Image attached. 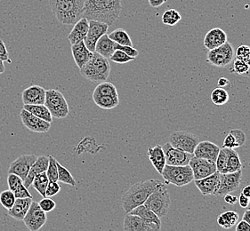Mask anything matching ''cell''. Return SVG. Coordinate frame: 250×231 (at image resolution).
<instances>
[{
  "mask_svg": "<svg viewBox=\"0 0 250 231\" xmlns=\"http://www.w3.org/2000/svg\"><path fill=\"white\" fill-rule=\"evenodd\" d=\"M121 9L120 0H85L83 16L110 26L120 18Z\"/></svg>",
  "mask_w": 250,
  "mask_h": 231,
  "instance_id": "1",
  "label": "cell"
},
{
  "mask_svg": "<svg viewBox=\"0 0 250 231\" xmlns=\"http://www.w3.org/2000/svg\"><path fill=\"white\" fill-rule=\"evenodd\" d=\"M160 183L161 181L159 180L150 179L148 181L137 182L130 187L121 198V206L124 211L128 213L135 207L144 205Z\"/></svg>",
  "mask_w": 250,
  "mask_h": 231,
  "instance_id": "2",
  "label": "cell"
},
{
  "mask_svg": "<svg viewBox=\"0 0 250 231\" xmlns=\"http://www.w3.org/2000/svg\"><path fill=\"white\" fill-rule=\"evenodd\" d=\"M85 0H49L53 14L58 21L64 24H75L83 16Z\"/></svg>",
  "mask_w": 250,
  "mask_h": 231,
  "instance_id": "3",
  "label": "cell"
},
{
  "mask_svg": "<svg viewBox=\"0 0 250 231\" xmlns=\"http://www.w3.org/2000/svg\"><path fill=\"white\" fill-rule=\"evenodd\" d=\"M80 74L85 79L91 82H104L108 79L110 73L109 60L94 52L93 56L85 65L80 68Z\"/></svg>",
  "mask_w": 250,
  "mask_h": 231,
  "instance_id": "4",
  "label": "cell"
},
{
  "mask_svg": "<svg viewBox=\"0 0 250 231\" xmlns=\"http://www.w3.org/2000/svg\"><path fill=\"white\" fill-rule=\"evenodd\" d=\"M170 195L167 188L163 182L156 187L155 190L150 194L145 201V206H147L153 212H155L160 219L165 217L169 211L170 207Z\"/></svg>",
  "mask_w": 250,
  "mask_h": 231,
  "instance_id": "5",
  "label": "cell"
},
{
  "mask_svg": "<svg viewBox=\"0 0 250 231\" xmlns=\"http://www.w3.org/2000/svg\"><path fill=\"white\" fill-rule=\"evenodd\" d=\"M166 184H173L176 187H184L194 181L193 173L189 165L169 166L166 165L161 173Z\"/></svg>",
  "mask_w": 250,
  "mask_h": 231,
  "instance_id": "6",
  "label": "cell"
},
{
  "mask_svg": "<svg viewBox=\"0 0 250 231\" xmlns=\"http://www.w3.org/2000/svg\"><path fill=\"white\" fill-rule=\"evenodd\" d=\"M45 105L55 118H64L70 114L69 105L64 96L56 89L45 91Z\"/></svg>",
  "mask_w": 250,
  "mask_h": 231,
  "instance_id": "7",
  "label": "cell"
},
{
  "mask_svg": "<svg viewBox=\"0 0 250 231\" xmlns=\"http://www.w3.org/2000/svg\"><path fill=\"white\" fill-rule=\"evenodd\" d=\"M234 49L230 42H225L224 45L209 50L207 57V61L212 65L224 68L229 65L234 58Z\"/></svg>",
  "mask_w": 250,
  "mask_h": 231,
  "instance_id": "8",
  "label": "cell"
},
{
  "mask_svg": "<svg viewBox=\"0 0 250 231\" xmlns=\"http://www.w3.org/2000/svg\"><path fill=\"white\" fill-rule=\"evenodd\" d=\"M199 142V138L194 134L187 131H175L169 136L171 145L190 154H193Z\"/></svg>",
  "mask_w": 250,
  "mask_h": 231,
  "instance_id": "9",
  "label": "cell"
},
{
  "mask_svg": "<svg viewBox=\"0 0 250 231\" xmlns=\"http://www.w3.org/2000/svg\"><path fill=\"white\" fill-rule=\"evenodd\" d=\"M46 220V212L41 209L38 202L32 201L30 209L22 221L28 230L38 231L45 225Z\"/></svg>",
  "mask_w": 250,
  "mask_h": 231,
  "instance_id": "10",
  "label": "cell"
},
{
  "mask_svg": "<svg viewBox=\"0 0 250 231\" xmlns=\"http://www.w3.org/2000/svg\"><path fill=\"white\" fill-rule=\"evenodd\" d=\"M165 153L166 164L169 166H186L189 165L193 154L187 153L180 149L175 148L169 142L162 146Z\"/></svg>",
  "mask_w": 250,
  "mask_h": 231,
  "instance_id": "11",
  "label": "cell"
},
{
  "mask_svg": "<svg viewBox=\"0 0 250 231\" xmlns=\"http://www.w3.org/2000/svg\"><path fill=\"white\" fill-rule=\"evenodd\" d=\"M241 176L242 170L233 173H220L219 187L215 196H225L226 194L235 191L240 186Z\"/></svg>",
  "mask_w": 250,
  "mask_h": 231,
  "instance_id": "12",
  "label": "cell"
},
{
  "mask_svg": "<svg viewBox=\"0 0 250 231\" xmlns=\"http://www.w3.org/2000/svg\"><path fill=\"white\" fill-rule=\"evenodd\" d=\"M109 25L98 20H89V27L85 36L84 43L85 46L91 51L95 52V45L101 37L107 33Z\"/></svg>",
  "mask_w": 250,
  "mask_h": 231,
  "instance_id": "13",
  "label": "cell"
},
{
  "mask_svg": "<svg viewBox=\"0 0 250 231\" xmlns=\"http://www.w3.org/2000/svg\"><path fill=\"white\" fill-rule=\"evenodd\" d=\"M38 156L33 154H23L17 157L14 162L11 163L10 167L8 169V173H15L20 176L22 181H25L30 167L35 163Z\"/></svg>",
  "mask_w": 250,
  "mask_h": 231,
  "instance_id": "14",
  "label": "cell"
},
{
  "mask_svg": "<svg viewBox=\"0 0 250 231\" xmlns=\"http://www.w3.org/2000/svg\"><path fill=\"white\" fill-rule=\"evenodd\" d=\"M123 229L125 231H160L161 226L128 212L124 219Z\"/></svg>",
  "mask_w": 250,
  "mask_h": 231,
  "instance_id": "15",
  "label": "cell"
},
{
  "mask_svg": "<svg viewBox=\"0 0 250 231\" xmlns=\"http://www.w3.org/2000/svg\"><path fill=\"white\" fill-rule=\"evenodd\" d=\"M189 166L193 173L194 180L203 179L217 171L215 163H212L204 158L196 157L194 156L190 158Z\"/></svg>",
  "mask_w": 250,
  "mask_h": 231,
  "instance_id": "16",
  "label": "cell"
},
{
  "mask_svg": "<svg viewBox=\"0 0 250 231\" xmlns=\"http://www.w3.org/2000/svg\"><path fill=\"white\" fill-rule=\"evenodd\" d=\"M20 117L23 126L34 133H46L50 130L51 123L43 120L30 111L22 109L21 111Z\"/></svg>",
  "mask_w": 250,
  "mask_h": 231,
  "instance_id": "17",
  "label": "cell"
},
{
  "mask_svg": "<svg viewBox=\"0 0 250 231\" xmlns=\"http://www.w3.org/2000/svg\"><path fill=\"white\" fill-rule=\"evenodd\" d=\"M195 185L203 196H213L216 194L220 181V173L215 172L213 174L200 180H194Z\"/></svg>",
  "mask_w": 250,
  "mask_h": 231,
  "instance_id": "18",
  "label": "cell"
},
{
  "mask_svg": "<svg viewBox=\"0 0 250 231\" xmlns=\"http://www.w3.org/2000/svg\"><path fill=\"white\" fill-rule=\"evenodd\" d=\"M219 151H220L219 146L216 145L215 143L208 141H201L196 146L193 156L204 158L212 163H215L217 156L219 154Z\"/></svg>",
  "mask_w": 250,
  "mask_h": 231,
  "instance_id": "19",
  "label": "cell"
},
{
  "mask_svg": "<svg viewBox=\"0 0 250 231\" xmlns=\"http://www.w3.org/2000/svg\"><path fill=\"white\" fill-rule=\"evenodd\" d=\"M45 89L40 86H31L22 92L21 98L24 104H45Z\"/></svg>",
  "mask_w": 250,
  "mask_h": 231,
  "instance_id": "20",
  "label": "cell"
},
{
  "mask_svg": "<svg viewBox=\"0 0 250 231\" xmlns=\"http://www.w3.org/2000/svg\"><path fill=\"white\" fill-rule=\"evenodd\" d=\"M227 42V34L220 28H214L209 30L204 38V46L208 50H212Z\"/></svg>",
  "mask_w": 250,
  "mask_h": 231,
  "instance_id": "21",
  "label": "cell"
},
{
  "mask_svg": "<svg viewBox=\"0 0 250 231\" xmlns=\"http://www.w3.org/2000/svg\"><path fill=\"white\" fill-rule=\"evenodd\" d=\"M88 27H89V20L84 16H82L74 24L73 29L68 35V39L70 41V44L74 45L77 43H80L81 41H84L88 31Z\"/></svg>",
  "mask_w": 250,
  "mask_h": 231,
  "instance_id": "22",
  "label": "cell"
},
{
  "mask_svg": "<svg viewBox=\"0 0 250 231\" xmlns=\"http://www.w3.org/2000/svg\"><path fill=\"white\" fill-rule=\"evenodd\" d=\"M71 53L76 64L80 69L90 60L94 54L85 46L84 41L71 45Z\"/></svg>",
  "mask_w": 250,
  "mask_h": 231,
  "instance_id": "23",
  "label": "cell"
},
{
  "mask_svg": "<svg viewBox=\"0 0 250 231\" xmlns=\"http://www.w3.org/2000/svg\"><path fill=\"white\" fill-rule=\"evenodd\" d=\"M33 198H16L13 207L8 210L9 216L16 221H22L30 209Z\"/></svg>",
  "mask_w": 250,
  "mask_h": 231,
  "instance_id": "24",
  "label": "cell"
},
{
  "mask_svg": "<svg viewBox=\"0 0 250 231\" xmlns=\"http://www.w3.org/2000/svg\"><path fill=\"white\" fill-rule=\"evenodd\" d=\"M48 163H49L48 156H40L37 157L35 163L30 167V172L28 173V176H27L25 181H23V185L27 189H29L31 186L33 179L35 178L36 175H38V174H40L41 173H44V172L46 171L47 166H48Z\"/></svg>",
  "mask_w": 250,
  "mask_h": 231,
  "instance_id": "25",
  "label": "cell"
},
{
  "mask_svg": "<svg viewBox=\"0 0 250 231\" xmlns=\"http://www.w3.org/2000/svg\"><path fill=\"white\" fill-rule=\"evenodd\" d=\"M147 154H148L149 159L151 162L152 166L155 168L156 171L161 174L164 167L167 165L165 153H164L162 146L156 145L153 148H149Z\"/></svg>",
  "mask_w": 250,
  "mask_h": 231,
  "instance_id": "26",
  "label": "cell"
},
{
  "mask_svg": "<svg viewBox=\"0 0 250 231\" xmlns=\"http://www.w3.org/2000/svg\"><path fill=\"white\" fill-rule=\"evenodd\" d=\"M114 51H115V42L110 39L107 33L102 36L95 45V52L107 59H110V56L114 53Z\"/></svg>",
  "mask_w": 250,
  "mask_h": 231,
  "instance_id": "27",
  "label": "cell"
},
{
  "mask_svg": "<svg viewBox=\"0 0 250 231\" xmlns=\"http://www.w3.org/2000/svg\"><path fill=\"white\" fill-rule=\"evenodd\" d=\"M130 213L141 217L145 221L156 223L159 226H161V221H160V217L158 216L155 212H153L147 206H145V205H142V206L135 207V209H133L130 212Z\"/></svg>",
  "mask_w": 250,
  "mask_h": 231,
  "instance_id": "28",
  "label": "cell"
},
{
  "mask_svg": "<svg viewBox=\"0 0 250 231\" xmlns=\"http://www.w3.org/2000/svg\"><path fill=\"white\" fill-rule=\"evenodd\" d=\"M23 109L30 111L33 115L37 116L43 120L52 123L53 116L45 104H24Z\"/></svg>",
  "mask_w": 250,
  "mask_h": 231,
  "instance_id": "29",
  "label": "cell"
},
{
  "mask_svg": "<svg viewBox=\"0 0 250 231\" xmlns=\"http://www.w3.org/2000/svg\"><path fill=\"white\" fill-rule=\"evenodd\" d=\"M95 104L104 110L114 109L120 104L119 96H93Z\"/></svg>",
  "mask_w": 250,
  "mask_h": 231,
  "instance_id": "30",
  "label": "cell"
},
{
  "mask_svg": "<svg viewBox=\"0 0 250 231\" xmlns=\"http://www.w3.org/2000/svg\"><path fill=\"white\" fill-rule=\"evenodd\" d=\"M239 221V213L235 211L225 212L217 217V223L225 230H229L235 226Z\"/></svg>",
  "mask_w": 250,
  "mask_h": 231,
  "instance_id": "31",
  "label": "cell"
},
{
  "mask_svg": "<svg viewBox=\"0 0 250 231\" xmlns=\"http://www.w3.org/2000/svg\"><path fill=\"white\" fill-rule=\"evenodd\" d=\"M108 36H109V38L111 40L114 41L117 44L133 46V43L131 41L130 37L127 34V32L123 29H117V30H113Z\"/></svg>",
  "mask_w": 250,
  "mask_h": 231,
  "instance_id": "32",
  "label": "cell"
},
{
  "mask_svg": "<svg viewBox=\"0 0 250 231\" xmlns=\"http://www.w3.org/2000/svg\"><path fill=\"white\" fill-rule=\"evenodd\" d=\"M93 96H119L116 86L110 82H102L95 87Z\"/></svg>",
  "mask_w": 250,
  "mask_h": 231,
  "instance_id": "33",
  "label": "cell"
},
{
  "mask_svg": "<svg viewBox=\"0 0 250 231\" xmlns=\"http://www.w3.org/2000/svg\"><path fill=\"white\" fill-rule=\"evenodd\" d=\"M227 153H228V173L242 170V163L240 161V156L234 151V149H227Z\"/></svg>",
  "mask_w": 250,
  "mask_h": 231,
  "instance_id": "34",
  "label": "cell"
},
{
  "mask_svg": "<svg viewBox=\"0 0 250 231\" xmlns=\"http://www.w3.org/2000/svg\"><path fill=\"white\" fill-rule=\"evenodd\" d=\"M48 182H49V180L47 178L45 172H44V173H41L40 174L35 176L31 185L33 186L36 191L40 193L41 196L45 197V191H46V188L48 185Z\"/></svg>",
  "mask_w": 250,
  "mask_h": 231,
  "instance_id": "35",
  "label": "cell"
},
{
  "mask_svg": "<svg viewBox=\"0 0 250 231\" xmlns=\"http://www.w3.org/2000/svg\"><path fill=\"white\" fill-rule=\"evenodd\" d=\"M211 101L215 105H225L229 101L228 92L223 87H216L211 93Z\"/></svg>",
  "mask_w": 250,
  "mask_h": 231,
  "instance_id": "36",
  "label": "cell"
},
{
  "mask_svg": "<svg viewBox=\"0 0 250 231\" xmlns=\"http://www.w3.org/2000/svg\"><path fill=\"white\" fill-rule=\"evenodd\" d=\"M216 170L220 173H228V153L226 148H222L215 161Z\"/></svg>",
  "mask_w": 250,
  "mask_h": 231,
  "instance_id": "37",
  "label": "cell"
},
{
  "mask_svg": "<svg viewBox=\"0 0 250 231\" xmlns=\"http://www.w3.org/2000/svg\"><path fill=\"white\" fill-rule=\"evenodd\" d=\"M57 166H58V181L70 186L76 187L77 183H76L75 179L73 178V176L71 175L70 172L66 167L59 164L58 161H57Z\"/></svg>",
  "mask_w": 250,
  "mask_h": 231,
  "instance_id": "38",
  "label": "cell"
},
{
  "mask_svg": "<svg viewBox=\"0 0 250 231\" xmlns=\"http://www.w3.org/2000/svg\"><path fill=\"white\" fill-rule=\"evenodd\" d=\"M182 19L180 13L175 9L165 11L162 15V22L167 26H175Z\"/></svg>",
  "mask_w": 250,
  "mask_h": 231,
  "instance_id": "39",
  "label": "cell"
},
{
  "mask_svg": "<svg viewBox=\"0 0 250 231\" xmlns=\"http://www.w3.org/2000/svg\"><path fill=\"white\" fill-rule=\"evenodd\" d=\"M48 166L45 171L47 178L49 181H58V166H57V160L52 155H48Z\"/></svg>",
  "mask_w": 250,
  "mask_h": 231,
  "instance_id": "40",
  "label": "cell"
},
{
  "mask_svg": "<svg viewBox=\"0 0 250 231\" xmlns=\"http://www.w3.org/2000/svg\"><path fill=\"white\" fill-rule=\"evenodd\" d=\"M15 200H16V197L15 196V193L10 190L1 192V194H0V204L6 210H9L13 207Z\"/></svg>",
  "mask_w": 250,
  "mask_h": 231,
  "instance_id": "41",
  "label": "cell"
},
{
  "mask_svg": "<svg viewBox=\"0 0 250 231\" xmlns=\"http://www.w3.org/2000/svg\"><path fill=\"white\" fill-rule=\"evenodd\" d=\"M230 71L239 75L248 76L250 73V67L245 60L236 59Z\"/></svg>",
  "mask_w": 250,
  "mask_h": 231,
  "instance_id": "42",
  "label": "cell"
},
{
  "mask_svg": "<svg viewBox=\"0 0 250 231\" xmlns=\"http://www.w3.org/2000/svg\"><path fill=\"white\" fill-rule=\"evenodd\" d=\"M135 58L131 57V56L126 55L125 52L121 50H115L114 53L111 55L110 57V60L115 63H119V64H124V63H127L129 61L135 60Z\"/></svg>",
  "mask_w": 250,
  "mask_h": 231,
  "instance_id": "43",
  "label": "cell"
},
{
  "mask_svg": "<svg viewBox=\"0 0 250 231\" xmlns=\"http://www.w3.org/2000/svg\"><path fill=\"white\" fill-rule=\"evenodd\" d=\"M7 184L9 187L10 191H14L17 190L19 187L23 184V181L21 178L20 176L15 174V173H8L7 176Z\"/></svg>",
  "mask_w": 250,
  "mask_h": 231,
  "instance_id": "44",
  "label": "cell"
},
{
  "mask_svg": "<svg viewBox=\"0 0 250 231\" xmlns=\"http://www.w3.org/2000/svg\"><path fill=\"white\" fill-rule=\"evenodd\" d=\"M39 205H40L41 209L45 212H50L53 211L56 206V204L54 200H52L50 197H43L42 200H40V202H38Z\"/></svg>",
  "mask_w": 250,
  "mask_h": 231,
  "instance_id": "45",
  "label": "cell"
},
{
  "mask_svg": "<svg viewBox=\"0 0 250 231\" xmlns=\"http://www.w3.org/2000/svg\"><path fill=\"white\" fill-rule=\"evenodd\" d=\"M61 191L60 184L57 181H49L45 191V196L52 197L57 195Z\"/></svg>",
  "mask_w": 250,
  "mask_h": 231,
  "instance_id": "46",
  "label": "cell"
},
{
  "mask_svg": "<svg viewBox=\"0 0 250 231\" xmlns=\"http://www.w3.org/2000/svg\"><path fill=\"white\" fill-rule=\"evenodd\" d=\"M230 134L234 136L238 148L245 144L247 137H246L245 133L243 131L240 130V129H232L230 131Z\"/></svg>",
  "mask_w": 250,
  "mask_h": 231,
  "instance_id": "47",
  "label": "cell"
},
{
  "mask_svg": "<svg viewBox=\"0 0 250 231\" xmlns=\"http://www.w3.org/2000/svg\"><path fill=\"white\" fill-rule=\"evenodd\" d=\"M115 50L123 51V52H125L126 55H128L131 57H134V58H136L139 55V52L134 48L133 46L120 45V44H117V43H115Z\"/></svg>",
  "mask_w": 250,
  "mask_h": 231,
  "instance_id": "48",
  "label": "cell"
},
{
  "mask_svg": "<svg viewBox=\"0 0 250 231\" xmlns=\"http://www.w3.org/2000/svg\"><path fill=\"white\" fill-rule=\"evenodd\" d=\"M250 56V47L249 45H240L236 51V58L246 60Z\"/></svg>",
  "mask_w": 250,
  "mask_h": 231,
  "instance_id": "49",
  "label": "cell"
},
{
  "mask_svg": "<svg viewBox=\"0 0 250 231\" xmlns=\"http://www.w3.org/2000/svg\"><path fill=\"white\" fill-rule=\"evenodd\" d=\"M14 193L16 198H27V197L32 198L30 191H28V189L23 184H21L17 190H15Z\"/></svg>",
  "mask_w": 250,
  "mask_h": 231,
  "instance_id": "50",
  "label": "cell"
},
{
  "mask_svg": "<svg viewBox=\"0 0 250 231\" xmlns=\"http://www.w3.org/2000/svg\"><path fill=\"white\" fill-rule=\"evenodd\" d=\"M0 60L6 61L8 63L12 62L10 58H9V55H8L7 49H6V46H5L4 41L2 39H0Z\"/></svg>",
  "mask_w": 250,
  "mask_h": 231,
  "instance_id": "51",
  "label": "cell"
},
{
  "mask_svg": "<svg viewBox=\"0 0 250 231\" xmlns=\"http://www.w3.org/2000/svg\"><path fill=\"white\" fill-rule=\"evenodd\" d=\"M223 146H224L223 148H227V149H235V148H238L234 136L230 135V133H229L228 135L225 137Z\"/></svg>",
  "mask_w": 250,
  "mask_h": 231,
  "instance_id": "52",
  "label": "cell"
},
{
  "mask_svg": "<svg viewBox=\"0 0 250 231\" xmlns=\"http://www.w3.org/2000/svg\"><path fill=\"white\" fill-rule=\"evenodd\" d=\"M236 231H250V224H249L247 221L242 220L239 223L237 222L236 226Z\"/></svg>",
  "mask_w": 250,
  "mask_h": 231,
  "instance_id": "53",
  "label": "cell"
},
{
  "mask_svg": "<svg viewBox=\"0 0 250 231\" xmlns=\"http://www.w3.org/2000/svg\"><path fill=\"white\" fill-rule=\"evenodd\" d=\"M239 203H240V206L242 208H247L248 206H250V199L248 196H244L242 193L240 194V197H239Z\"/></svg>",
  "mask_w": 250,
  "mask_h": 231,
  "instance_id": "54",
  "label": "cell"
},
{
  "mask_svg": "<svg viewBox=\"0 0 250 231\" xmlns=\"http://www.w3.org/2000/svg\"><path fill=\"white\" fill-rule=\"evenodd\" d=\"M225 201L226 202L227 204L230 205V206H233V205H235L237 201H238V198H237L235 196H233V195H230V193H229V194H226V195H225Z\"/></svg>",
  "mask_w": 250,
  "mask_h": 231,
  "instance_id": "55",
  "label": "cell"
},
{
  "mask_svg": "<svg viewBox=\"0 0 250 231\" xmlns=\"http://www.w3.org/2000/svg\"><path fill=\"white\" fill-rule=\"evenodd\" d=\"M167 0H149V4L152 7H160L163 4H165Z\"/></svg>",
  "mask_w": 250,
  "mask_h": 231,
  "instance_id": "56",
  "label": "cell"
},
{
  "mask_svg": "<svg viewBox=\"0 0 250 231\" xmlns=\"http://www.w3.org/2000/svg\"><path fill=\"white\" fill-rule=\"evenodd\" d=\"M229 83H230V81L229 79H227L226 77H221L218 79V82H217V86L218 87H225V86H228L229 85Z\"/></svg>",
  "mask_w": 250,
  "mask_h": 231,
  "instance_id": "57",
  "label": "cell"
},
{
  "mask_svg": "<svg viewBox=\"0 0 250 231\" xmlns=\"http://www.w3.org/2000/svg\"><path fill=\"white\" fill-rule=\"evenodd\" d=\"M241 193H242L244 196H248L250 199V185L244 187Z\"/></svg>",
  "mask_w": 250,
  "mask_h": 231,
  "instance_id": "58",
  "label": "cell"
},
{
  "mask_svg": "<svg viewBox=\"0 0 250 231\" xmlns=\"http://www.w3.org/2000/svg\"><path fill=\"white\" fill-rule=\"evenodd\" d=\"M242 220H244V221H247L249 224H250V210H247V211L244 212Z\"/></svg>",
  "mask_w": 250,
  "mask_h": 231,
  "instance_id": "59",
  "label": "cell"
},
{
  "mask_svg": "<svg viewBox=\"0 0 250 231\" xmlns=\"http://www.w3.org/2000/svg\"><path fill=\"white\" fill-rule=\"evenodd\" d=\"M5 71V65H4V61L3 60H0V75L2 74V73H4Z\"/></svg>",
  "mask_w": 250,
  "mask_h": 231,
  "instance_id": "60",
  "label": "cell"
},
{
  "mask_svg": "<svg viewBox=\"0 0 250 231\" xmlns=\"http://www.w3.org/2000/svg\"><path fill=\"white\" fill-rule=\"evenodd\" d=\"M245 61L248 63V64H249V65H250V56L248 57V59H247Z\"/></svg>",
  "mask_w": 250,
  "mask_h": 231,
  "instance_id": "61",
  "label": "cell"
}]
</instances>
